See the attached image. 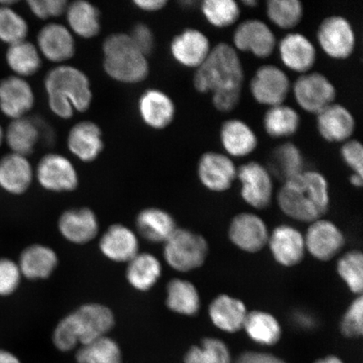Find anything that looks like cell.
Returning <instances> with one entry per match:
<instances>
[{"label": "cell", "mask_w": 363, "mask_h": 363, "mask_svg": "<svg viewBox=\"0 0 363 363\" xmlns=\"http://www.w3.org/2000/svg\"><path fill=\"white\" fill-rule=\"evenodd\" d=\"M284 214L303 222H314L328 211L330 203L328 180L320 172L303 171L284 182L278 194Z\"/></svg>", "instance_id": "6da1fadb"}, {"label": "cell", "mask_w": 363, "mask_h": 363, "mask_svg": "<svg viewBox=\"0 0 363 363\" xmlns=\"http://www.w3.org/2000/svg\"><path fill=\"white\" fill-rule=\"evenodd\" d=\"M44 85L50 110L63 120L70 119L75 111H87L92 104L89 79L79 68L71 66L53 68L45 76Z\"/></svg>", "instance_id": "7a4b0ae2"}, {"label": "cell", "mask_w": 363, "mask_h": 363, "mask_svg": "<svg viewBox=\"0 0 363 363\" xmlns=\"http://www.w3.org/2000/svg\"><path fill=\"white\" fill-rule=\"evenodd\" d=\"M245 72L238 52L226 43L212 48L210 55L195 71L193 84L201 94L242 93Z\"/></svg>", "instance_id": "3957f363"}, {"label": "cell", "mask_w": 363, "mask_h": 363, "mask_svg": "<svg viewBox=\"0 0 363 363\" xmlns=\"http://www.w3.org/2000/svg\"><path fill=\"white\" fill-rule=\"evenodd\" d=\"M104 69L113 80L138 84L147 78V57L135 47L129 35L113 34L103 43Z\"/></svg>", "instance_id": "277c9868"}, {"label": "cell", "mask_w": 363, "mask_h": 363, "mask_svg": "<svg viewBox=\"0 0 363 363\" xmlns=\"http://www.w3.org/2000/svg\"><path fill=\"white\" fill-rule=\"evenodd\" d=\"M163 257L172 269L186 272L203 264L208 255V244L202 235L177 228L166 240Z\"/></svg>", "instance_id": "5b68a950"}, {"label": "cell", "mask_w": 363, "mask_h": 363, "mask_svg": "<svg viewBox=\"0 0 363 363\" xmlns=\"http://www.w3.org/2000/svg\"><path fill=\"white\" fill-rule=\"evenodd\" d=\"M316 35L322 51L334 60H347L355 51V30L346 17L333 15L325 18L318 26Z\"/></svg>", "instance_id": "8992f818"}, {"label": "cell", "mask_w": 363, "mask_h": 363, "mask_svg": "<svg viewBox=\"0 0 363 363\" xmlns=\"http://www.w3.org/2000/svg\"><path fill=\"white\" fill-rule=\"evenodd\" d=\"M67 316L79 347L106 337L116 325V316L111 308L99 303H84Z\"/></svg>", "instance_id": "52a82bcc"}, {"label": "cell", "mask_w": 363, "mask_h": 363, "mask_svg": "<svg viewBox=\"0 0 363 363\" xmlns=\"http://www.w3.org/2000/svg\"><path fill=\"white\" fill-rule=\"evenodd\" d=\"M292 90L298 106L314 115L335 103L337 95L333 82L319 72L299 76L292 85Z\"/></svg>", "instance_id": "ba28073f"}, {"label": "cell", "mask_w": 363, "mask_h": 363, "mask_svg": "<svg viewBox=\"0 0 363 363\" xmlns=\"http://www.w3.org/2000/svg\"><path fill=\"white\" fill-rule=\"evenodd\" d=\"M291 89L287 74L282 68L272 65L261 66L250 82L253 99L269 108L284 104Z\"/></svg>", "instance_id": "9c48e42d"}, {"label": "cell", "mask_w": 363, "mask_h": 363, "mask_svg": "<svg viewBox=\"0 0 363 363\" xmlns=\"http://www.w3.org/2000/svg\"><path fill=\"white\" fill-rule=\"evenodd\" d=\"M40 187L53 193L72 192L78 188V172L72 163L60 154L50 153L40 159L35 171Z\"/></svg>", "instance_id": "30bf717a"}, {"label": "cell", "mask_w": 363, "mask_h": 363, "mask_svg": "<svg viewBox=\"0 0 363 363\" xmlns=\"http://www.w3.org/2000/svg\"><path fill=\"white\" fill-rule=\"evenodd\" d=\"M233 40L238 52H249L260 59L272 56L277 47L274 31L264 21L258 19L240 23L234 31Z\"/></svg>", "instance_id": "8fae6325"}, {"label": "cell", "mask_w": 363, "mask_h": 363, "mask_svg": "<svg viewBox=\"0 0 363 363\" xmlns=\"http://www.w3.org/2000/svg\"><path fill=\"white\" fill-rule=\"evenodd\" d=\"M242 184V199L256 208H265L269 206L272 196L271 172L261 163L249 162L238 169V175Z\"/></svg>", "instance_id": "7c38bea8"}, {"label": "cell", "mask_w": 363, "mask_h": 363, "mask_svg": "<svg viewBox=\"0 0 363 363\" xmlns=\"http://www.w3.org/2000/svg\"><path fill=\"white\" fill-rule=\"evenodd\" d=\"M197 172L204 187L218 193L230 189L238 175L237 167L231 157L213 151L202 154Z\"/></svg>", "instance_id": "4fadbf2b"}, {"label": "cell", "mask_w": 363, "mask_h": 363, "mask_svg": "<svg viewBox=\"0 0 363 363\" xmlns=\"http://www.w3.org/2000/svg\"><path fill=\"white\" fill-rule=\"evenodd\" d=\"M35 99L33 87L15 75L0 79V112L9 119L26 117L33 110Z\"/></svg>", "instance_id": "5bb4252c"}, {"label": "cell", "mask_w": 363, "mask_h": 363, "mask_svg": "<svg viewBox=\"0 0 363 363\" xmlns=\"http://www.w3.org/2000/svg\"><path fill=\"white\" fill-rule=\"evenodd\" d=\"M211 43L203 31L185 29L174 36L170 44L171 55L181 66L197 69L211 52Z\"/></svg>", "instance_id": "9a60e30c"}, {"label": "cell", "mask_w": 363, "mask_h": 363, "mask_svg": "<svg viewBox=\"0 0 363 363\" xmlns=\"http://www.w3.org/2000/svg\"><path fill=\"white\" fill-rule=\"evenodd\" d=\"M57 228L67 242L84 245L97 237L99 222L97 215L90 208H74L65 211L59 217Z\"/></svg>", "instance_id": "2e32d148"}, {"label": "cell", "mask_w": 363, "mask_h": 363, "mask_svg": "<svg viewBox=\"0 0 363 363\" xmlns=\"http://www.w3.org/2000/svg\"><path fill=\"white\" fill-rule=\"evenodd\" d=\"M318 133L330 143H344L356 129L352 113L343 104L333 103L316 115Z\"/></svg>", "instance_id": "e0dca14e"}, {"label": "cell", "mask_w": 363, "mask_h": 363, "mask_svg": "<svg viewBox=\"0 0 363 363\" xmlns=\"http://www.w3.org/2000/svg\"><path fill=\"white\" fill-rule=\"evenodd\" d=\"M283 65L294 72L305 74L315 65L317 52L314 43L299 33L285 35L278 45Z\"/></svg>", "instance_id": "ac0fdd59"}, {"label": "cell", "mask_w": 363, "mask_h": 363, "mask_svg": "<svg viewBox=\"0 0 363 363\" xmlns=\"http://www.w3.org/2000/svg\"><path fill=\"white\" fill-rule=\"evenodd\" d=\"M35 171L28 158L8 153L0 158V189L4 193L20 196L30 188Z\"/></svg>", "instance_id": "d6986e66"}, {"label": "cell", "mask_w": 363, "mask_h": 363, "mask_svg": "<svg viewBox=\"0 0 363 363\" xmlns=\"http://www.w3.org/2000/svg\"><path fill=\"white\" fill-rule=\"evenodd\" d=\"M99 247L104 257L113 262L128 263L140 252L138 235L122 224L108 227L99 240Z\"/></svg>", "instance_id": "ffe728a7"}, {"label": "cell", "mask_w": 363, "mask_h": 363, "mask_svg": "<svg viewBox=\"0 0 363 363\" xmlns=\"http://www.w3.org/2000/svg\"><path fill=\"white\" fill-rule=\"evenodd\" d=\"M229 237L235 246L247 252L260 251L269 238L264 221L251 213H242L234 218Z\"/></svg>", "instance_id": "44dd1931"}, {"label": "cell", "mask_w": 363, "mask_h": 363, "mask_svg": "<svg viewBox=\"0 0 363 363\" xmlns=\"http://www.w3.org/2000/svg\"><path fill=\"white\" fill-rule=\"evenodd\" d=\"M305 242L306 248L313 257L320 261H328L342 248L345 238L333 222L318 220L308 229Z\"/></svg>", "instance_id": "7402d4cb"}, {"label": "cell", "mask_w": 363, "mask_h": 363, "mask_svg": "<svg viewBox=\"0 0 363 363\" xmlns=\"http://www.w3.org/2000/svg\"><path fill=\"white\" fill-rule=\"evenodd\" d=\"M138 111L145 124L150 128L163 130L174 121L176 106L166 93L159 89H148L138 101Z\"/></svg>", "instance_id": "603a6c76"}, {"label": "cell", "mask_w": 363, "mask_h": 363, "mask_svg": "<svg viewBox=\"0 0 363 363\" xmlns=\"http://www.w3.org/2000/svg\"><path fill=\"white\" fill-rule=\"evenodd\" d=\"M17 263L23 278L38 281L49 279L57 269L59 259L52 247L35 243L23 250Z\"/></svg>", "instance_id": "cb8c5ba5"}, {"label": "cell", "mask_w": 363, "mask_h": 363, "mask_svg": "<svg viewBox=\"0 0 363 363\" xmlns=\"http://www.w3.org/2000/svg\"><path fill=\"white\" fill-rule=\"evenodd\" d=\"M38 48L50 62H62L74 57L75 42L65 26L51 23L39 31Z\"/></svg>", "instance_id": "d4e9b609"}, {"label": "cell", "mask_w": 363, "mask_h": 363, "mask_svg": "<svg viewBox=\"0 0 363 363\" xmlns=\"http://www.w3.org/2000/svg\"><path fill=\"white\" fill-rule=\"evenodd\" d=\"M67 146L80 161L92 162L101 155L104 148L102 130L94 122H79L69 131Z\"/></svg>", "instance_id": "484cf974"}, {"label": "cell", "mask_w": 363, "mask_h": 363, "mask_svg": "<svg viewBox=\"0 0 363 363\" xmlns=\"http://www.w3.org/2000/svg\"><path fill=\"white\" fill-rule=\"evenodd\" d=\"M220 138L222 147L230 157H246L258 146L255 131L242 120L225 121L221 125Z\"/></svg>", "instance_id": "4316f807"}, {"label": "cell", "mask_w": 363, "mask_h": 363, "mask_svg": "<svg viewBox=\"0 0 363 363\" xmlns=\"http://www.w3.org/2000/svg\"><path fill=\"white\" fill-rule=\"evenodd\" d=\"M269 242L272 256L281 265H296L302 261L305 255V238L292 226L277 227L272 231Z\"/></svg>", "instance_id": "83f0119b"}, {"label": "cell", "mask_w": 363, "mask_h": 363, "mask_svg": "<svg viewBox=\"0 0 363 363\" xmlns=\"http://www.w3.org/2000/svg\"><path fill=\"white\" fill-rule=\"evenodd\" d=\"M135 227L140 237L152 243H164L177 230L174 218L155 207L140 211L135 218Z\"/></svg>", "instance_id": "f1b7e54d"}, {"label": "cell", "mask_w": 363, "mask_h": 363, "mask_svg": "<svg viewBox=\"0 0 363 363\" xmlns=\"http://www.w3.org/2000/svg\"><path fill=\"white\" fill-rule=\"evenodd\" d=\"M162 274L160 260L149 252H139L127 263L125 278L138 292H148L155 287Z\"/></svg>", "instance_id": "f546056e"}, {"label": "cell", "mask_w": 363, "mask_h": 363, "mask_svg": "<svg viewBox=\"0 0 363 363\" xmlns=\"http://www.w3.org/2000/svg\"><path fill=\"white\" fill-rule=\"evenodd\" d=\"M208 313L213 324L228 333L242 329L247 315L244 303L228 295H220L215 298Z\"/></svg>", "instance_id": "4dcf8cb0"}, {"label": "cell", "mask_w": 363, "mask_h": 363, "mask_svg": "<svg viewBox=\"0 0 363 363\" xmlns=\"http://www.w3.org/2000/svg\"><path fill=\"white\" fill-rule=\"evenodd\" d=\"M40 139L39 126L28 118L13 120L4 130V143L11 152L28 157L35 151Z\"/></svg>", "instance_id": "1f68e13d"}, {"label": "cell", "mask_w": 363, "mask_h": 363, "mask_svg": "<svg viewBox=\"0 0 363 363\" xmlns=\"http://www.w3.org/2000/svg\"><path fill=\"white\" fill-rule=\"evenodd\" d=\"M4 57L13 75L22 79L38 74L42 67L38 47L27 40L8 45Z\"/></svg>", "instance_id": "d6a6232c"}, {"label": "cell", "mask_w": 363, "mask_h": 363, "mask_svg": "<svg viewBox=\"0 0 363 363\" xmlns=\"http://www.w3.org/2000/svg\"><path fill=\"white\" fill-rule=\"evenodd\" d=\"M66 13L71 30L80 38H93L101 31V13L94 4L79 0L67 6Z\"/></svg>", "instance_id": "836d02e7"}, {"label": "cell", "mask_w": 363, "mask_h": 363, "mask_svg": "<svg viewBox=\"0 0 363 363\" xmlns=\"http://www.w3.org/2000/svg\"><path fill=\"white\" fill-rule=\"evenodd\" d=\"M166 305L176 314L192 316L201 307V298L195 286L189 281L174 279L167 285Z\"/></svg>", "instance_id": "e575fe53"}, {"label": "cell", "mask_w": 363, "mask_h": 363, "mask_svg": "<svg viewBox=\"0 0 363 363\" xmlns=\"http://www.w3.org/2000/svg\"><path fill=\"white\" fill-rule=\"evenodd\" d=\"M301 116L296 110L286 104L270 107L263 117L265 133L272 138H289L298 133Z\"/></svg>", "instance_id": "d590c367"}, {"label": "cell", "mask_w": 363, "mask_h": 363, "mask_svg": "<svg viewBox=\"0 0 363 363\" xmlns=\"http://www.w3.org/2000/svg\"><path fill=\"white\" fill-rule=\"evenodd\" d=\"M269 167V171L284 183L305 171V160L296 145L284 143L272 150Z\"/></svg>", "instance_id": "8d00e7d4"}, {"label": "cell", "mask_w": 363, "mask_h": 363, "mask_svg": "<svg viewBox=\"0 0 363 363\" xmlns=\"http://www.w3.org/2000/svg\"><path fill=\"white\" fill-rule=\"evenodd\" d=\"M243 328L254 342L262 346L278 343L282 335L279 321L269 313L255 311L247 313Z\"/></svg>", "instance_id": "74e56055"}, {"label": "cell", "mask_w": 363, "mask_h": 363, "mask_svg": "<svg viewBox=\"0 0 363 363\" xmlns=\"http://www.w3.org/2000/svg\"><path fill=\"white\" fill-rule=\"evenodd\" d=\"M77 363H123L119 343L108 335L93 340L78 348Z\"/></svg>", "instance_id": "f35d334b"}, {"label": "cell", "mask_w": 363, "mask_h": 363, "mask_svg": "<svg viewBox=\"0 0 363 363\" xmlns=\"http://www.w3.org/2000/svg\"><path fill=\"white\" fill-rule=\"evenodd\" d=\"M266 13L269 21L282 30H292L301 24L305 8L299 0H269Z\"/></svg>", "instance_id": "ab89813d"}, {"label": "cell", "mask_w": 363, "mask_h": 363, "mask_svg": "<svg viewBox=\"0 0 363 363\" xmlns=\"http://www.w3.org/2000/svg\"><path fill=\"white\" fill-rule=\"evenodd\" d=\"M201 10L208 24L218 29L235 25L240 16V7L234 0H206Z\"/></svg>", "instance_id": "60d3db41"}, {"label": "cell", "mask_w": 363, "mask_h": 363, "mask_svg": "<svg viewBox=\"0 0 363 363\" xmlns=\"http://www.w3.org/2000/svg\"><path fill=\"white\" fill-rule=\"evenodd\" d=\"M184 363H231L228 347L222 340L208 337L202 340L201 346L189 349L184 357Z\"/></svg>", "instance_id": "b9f144b4"}, {"label": "cell", "mask_w": 363, "mask_h": 363, "mask_svg": "<svg viewBox=\"0 0 363 363\" xmlns=\"http://www.w3.org/2000/svg\"><path fill=\"white\" fill-rule=\"evenodd\" d=\"M28 23L15 9L0 6V42L8 45L26 40Z\"/></svg>", "instance_id": "7bdbcfd3"}, {"label": "cell", "mask_w": 363, "mask_h": 363, "mask_svg": "<svg viewBox=\"0 0 363 363\" xmlns=\"http://www.w3.org/2000/svg\"><path fill=\"white\" fill-rule=\"evenodd\" d=\"M340 278L354 294H361L363 286V257L361 252L345 254L337 263Z\"/></svg>", "instance_id": "ee69618b"}, {"label": "cell", "mask_w": 363, "mask_h": 363, "mask_svg": "<svg viewBox=\"0 0 363 363\" xmlns=\"http://www.w3.org/2000/svg\"><path fill=\"white\" fill-rule=\"evenodd\" d=\"M23 277L19 266L10 257H0V298H8L20 289Z\"/></svg>", "instance_id": "f6af8a7d"}, {"label": "cell", "mask_w": 363, "mask_h": 363, "mask_svg": "<svg viewBox=\"0 0 363 363\" xmlns=\"http://www.w3.org/2000/svg\"><path fill=\"white\" fill-rule=\"evenodd\" d=\"M362 297L359 296L352 303L340 322V331L344 337L357 338L362 337Z\"/></svg>", "instance_id": "bcb514c9"}, {"label": "cell", "mask_w": 363, "mask_h": 363, "mask_svg": "<svg viewBox=\"0 0 363 363\" xmlns=\"http://www.w3.org/2000/svg\"><path fill=\"white\" fill-rule=\"evenodd\" d=\"M26 4L31 13L40 20L60 16L68 6L66 0H29Z\"/></svg>", "instance_id": "7dc6e473"}, {"label": "cell", "mask_w": 363, "mask_h": 363, "mask_svg": "<svg viewBox=\"0 0 363 363\" xmlns=\"http://www.w3.org/2000/svg\"><path fill=\"white\" fill-rule=\"evenodd\" d=\"M340 156L353 174L363 177V147L358 140L350 139L342 143Z\"/></svg>", "instance_id": "c3c4849f"}, {"label": "cell", "mask_w": 363, "mask_h": 363, "mask_svg": "<svg viewBox=\"0 0 363 363\" xmlns=\"http://www.w3.org/2000/svg\"><path fill=\"white\" fill-rule=\"evenodd\" d=\"M136 48L147 57L151 54L155 45V38L150 27L140 23L133 27L129 35Z\"/></svg>", "instance_id": "681fc988"}, {"label": "cell", "mask_w": 363, "mask_h": 363, "mask_svg": "<svg viewBox=\"0 0 363 363\" xmlns=\"http://www.w3.org/2000/svg\"><path fill=\"white\" fill-rule=\"evenodd\" d=\"M235 363H287L269 353L248 352L240 356Z\"/></svg>", "instance_id": "f907efd6"}, {"label": "cell", "mask_w": 363, "mask_h": 363, "mask_svg": "<svg viewBox=\"0 0 363 363\" xmlns=\"http://www.w3.org/2000/svg\"><path fill=\"white\" fill-rule=\"evenodd\" d=\"M135 6L146 12H154L162 10L166 6V0H135Z\"/></svg>", "instance_id": "816d5d0a"}, {"label": "cell", "mask_w": 363, "mask_h": 363, "mask_svg": "<svg viewBox=\"0 0 363 363\" xmlns=\"http://www.w3.org/2000/svg\"><path fill=\"white\" fill-rule=\"evenodd\" d=\"M0 363H21L20 358L13 352L0 349Z\"/></svg>", "instance_id": "f5cc1de1"}, {"label": "cell", "mask_w": 363, "mask_h": 363, "mask_svg": "<svg viewBox=\"0 0 363 363\" xmlns=\"http://www.w3.org/2000/svg\"><path fill=\"white\" fill-rule=\"evenodd\" d=\"M306 316V315H298L297 317V324L303 329H311L315 325V322L311 317Z\"/></svg>", "instance_id": "db71d44e"}, {"label": "cell", "mask_w": 363, "mask_h": 363, "mask_svg": "<svg viewBox=\"0 0 363 363\" xmlns=\"http://www.w3.org/2000/svg\"><path fill=\"white\" fill-rule=\"evenodd\" d=\"M315 363H345L340 358L335 356H328L324 358H321L316 361Z\"/></svg>", "instance_id": "11a10c76"}, {"label": "cell", "mask_w": 363, "mask_h": 363, "mask_svg": "<svg viewBox=\"0 0 363 363\" xmlns=\"http://www.w3.org/2000/svg\"><path fill=\"white\" fill-rule=\"evenodd\" d=\"M363 177L352 174L350 178V183L354 186V187L361 188L362 186Z\"/></svg>", "instance_id": "9f6ffc18"}, {"label": "cell", "mask_w": 363, "mask_h": 363, "mask_svg": "<svg viewBox=\"0 0 363 363\" xmlns=\"http://www.w3.org/2000/svg\"><path fill=\"white\" fill-rule=\"evenodd\" d=\"M243 4L247 7L253 8V7L257 6V1H254V0H245V1H243Z\"/></svg>", "instance_id": "6f0895ef"}, {"label": "cell", "mask_w": 363, "mask_h": 363, "mask_svg": "<svg viewBox=\"0 0 363 363\" xmlns=\"http://www.w3.org/2000/svg\"><path fill=\"white\" fill-rule=\"evenodd\" d=\"M4 143V130L1 125H0V147L2 146Z\"/></svg>", "instance_id": "680465c9"}]
</instances>
